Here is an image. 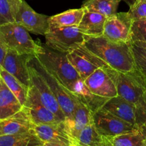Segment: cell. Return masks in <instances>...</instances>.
Returning a JSON list of instances; mask_svg holds the SVG:
<instances>
[{
    "label": "cell",
    "instance_id": "obj_4",
    "mask_svg": "<svg viewBox=\"0 0 146 146\" xmlns=\"http://www.w3.org/2000/svg\"><path fill=\"white\" fill-rule=\"evenodd\" d=\"M106 69L115 83L118 96L135 105L146 91V81L142 75L136 69L128 72Z\"/></svg>",
    "mask_w": 146,
    "mask_h": 146
},
{
    "label": "cell",
    "instance_id": "obj_32",
    "mask_svg": "<svg viewBox=\"0 0 146 146\" xmlns=\"http://www.w3.org/2000/svg\"><path fill=\"white\" fill-rule=\"evenodd\" d=\"M133 20L146 19V0H137L128 11Z\"/></svg>",
    "mask_w": 146,
    "mask_h": 146
},
{
    "label": "cell",
    "instance_id": "obj_18",
    "mask_svg": "<svg viewBox=\"0 0 146 146\" xmlns=\"http://www.w3.org/2000/svg\"><path fill=\"white\" fill-rule=\"evenodd\" d=\"M102 109L123 121L135 125V105L120 96L110 98L104 104Z\"/></svg>",
    "mask_w": 146,
    "mask_h": 146
},
{
    "label": "cell",
    "instance_id": "obj_2",
    "mask_svg": "<svg viewBox=\"0 0 146 146\" xmlns=\"http://www.w3.org/2000/svg\"><path fill=\"white\" fill-rule=\"evenodd\" d=\"M66 54L42 46L41 51L36 54V56L66 88L71 91L74 84L81 77L69 62Z\"/></svg>",
    "mask_w": 146,
    "mask_h": 146
},
{
    "label": "cell",
    "instance_id": "obj_24",
    "mask_svg": "<svg viewBox=\"0 0 146 146\" xmlns=\"http://www.w3.org/2000/svg\"><path fill=\"white\" fill-rule=\"evenodd\" d=\"M112 146H143L146 143V133L136 128L131 132L108 138Z\"/></svg>",
    "mask_w": 146,
    "mask_h": 146
},
{
    "label": "cell",
    "instance_id": "obj_30",
    "mask_svg": "<svg viewBox=\"0 0 146 146\" xmlns=\"http://www.w3.org/2000/svg\"><path fill=\"white\" fill-rule=\"evenodd\" d=\"M135 125L146 133V91L135 104Z\"/></svg>",
    "mask_w": 146,
    "mask_h": 146
},
{
    "label": "cell",
    "instance_id": "obj_35",
    "mask_svg": "<svg viewBox=\"0 0 146 146\" xmlns=\"http://www.w3.org/2000/svg\"><path fill=\"white\" fill-rule=\"evenodd\" d=\"M123 1H125V2L129 5V7H131V6L133 5L137 0H123Z\"/></svg>",
    "mask_w": 146,
    "mask_h": 146
},
{
    "label": "cell",
    "instance_id": "obj_29",
    "mask_svg": "<svg viewBox=\"0 0 146 146\" xmlns=\"http://www.w3.org/2000/svg\"><path fill=\"white\" fill-rule=\"evenodd\" d=\"M21 0H0V25L15 22Z\"/></svg>",
    "mask_w": 146,
    "mask_h": 146
},
{
    "label": "cell",
    "instance_id": "obj_36",
    "mask_svg": "<svg viewBox=\"0 0 146 146\" xmlns=\"http://www.w3.org/2000/svg\"><path fill=\"white\" fill-rule=\"evenodd\" d=\"M34 146H46L44 145V143H40V144H38V145H34Z\"/></svg>",
    "mask_w": 146,
    "mask_h": 146
},
{
    "label": "cell",
    "instance_id": "obj_31",
    "mask_svg": "<svg viewBox=\"0 0 146 146\" xmlns=\"http://www.w3.org/2000/svg\"><path fill=\"white\" fill-rule=\"evenodd\" d=\"M142 41L146 44V19L133 20L131 27V40Z\"/></svg>",
    "mask_w": 146,
    "mask_h": 146
},
{
    "label": "cell",
    "instance_id": "obj_14",
    "mask_svg": "<svg viewBox=\"0 0 146 146\" xmlns=\"http://www.w3.org/2000/svg\"><path fill=\"white\" fill-rule=\"evenodd\" d=\"M85 84L94 94L111 98L118 96L113 80L104 68H98L84 80Z\"/></svg>",
    "mask_w": 146,
    "mask_h": 146
},
{
    "label": "cell",
    "instance_id": "obj_10",
    "mask_svg": "<svg viewBox=\"0 0 146 146\" xmlns=\"http://www.w3.org/2000/svg\"><path fill=\"white\" fill-rule=\"evenodd\" d=\"M23 108L34 125L49 124L62 121L56 114L43 104L36 91L33 86L29 88L27 100Z\"/></svg>",
    "mask_w": 146,
    "mask_h": 146
},
{
    "label": "cell",
    "instance_id": "obj_3",
    "mask_svg": "<svg viewBox=\"0 0 146 146\" xmlns=\"http://www.w3.org/2000/svg\"><path fill=\"white\" fill-rule=\"evenodd\" d=\"M29 32L17 22L0 25V39L7 49L20 54L36 56L41 51L42 45L35 42Z\"/></svg>",
    "mask_w": 146,
    "mask_h": 146
},
{
    "label": "cell",
    "instance_id": "obj_20",
    "mask_svg": "<svg viewBox=\"0 0 146 146\" xmlns=\"http://www.w3.org/2000/svg\"><path fill=\"white\" fill-rule=\"evenodd\" d=\"M23 106L0 76V120L9 118L19 112Z\"/></svg>",
    "mask_w": 146,
    "mask_h": 146
},
{
    "label": "cell",
    "instance_id": "obj_34",
    "mask_svg": "<svg viewBox=\"0 0 146 146\" xmlns=\"http://www.w3.org/2000/svg\"><path fill=\"white\" fill-rule=\"evenodd\" d=\"M44 144L46 146H67L61 143H45Z\"/></svg>",
    "mask_w": 146,
    "mask_h": 146
},
{
    "label": "cell",
    "instance_id": "obj_17",
    "mask_svg": "<svg viewBox=\"0 0 146 146\" xmlns=\"http://www.w3.org/2000/svg\"><path fill=\"white\" fill-rule=\"evenodd\" d=\"M33 124L24 108L15 115L0 120V136L31 131Z\"/></svg>",
    "mask_w": 146,
    "mask_h": 146
},
{
    "label": "cell",
    "instance_id": "obj_37",
    "mask_svg": "<svg viewBox=\"0 0 146 146\" xmlns=\"http://www.w3.org/2000/svg\"><path fill=\"white\" fill-rule=\"evenodd\" d=\"M69 146H78V145H77L76 144H74V143H72L71 144V145H70Z\"/></svg>",
    "mask_w": 146,
    "mask_h": 146
},
{
    "label": "cell",
    "instance_id": "obj_15",
    "mask_svg": "<svg viewBox=\"0 0 146 146\" xmlns=\"http://www.w3.org/2000/svg\"><path fill=\"white\" fill-rule=\"evenodd\" d=\"M32 131L42 143H56L67 146L73 143L67 133L64 121L49 124H33Z\"/></svg>",
    "mask_w": 146,
    "mask_h": 146
},
{
    "label": "cell",
    "instance_id": "obj_6",
    "mask_svg": "<svg viewBox=\"0 0 146 146\" xmlns=\"http://www.w3.org/2000/svg\"><path fill=\"white\" fill-rule=\"evenodd\" d=\"M45 38L47 47L64 54L76 49L85 41V35L76 26L58 28L48 27Z\"/></svg>",
    "mask_w": 146,
    "mask_h": 146
},
{
    "label": "cell",
    "instance_id": "obj_16",
    "mask_svg": "<svg viewBox=\"0 0 146 146\" xmlns=\"http://www.w3.org/2000/svg\"><path fill=\"white\" fill-rule=\"evenodd\" d=\"M64 123L67 133L74 143L80 133L93 123V113L80 101L72 113L66 117Z\"/></svg>",
    "mask_w": 146,
    "mask_h": 146
},
{
    "label": "cell",
    "instance_id": "obj_11",
    "mask_svg": "<svg viewBox=\"0 0 146 146\" xmlns=\"http://www.w3.org/2000/svg\"><path fill=\"white\" fill-rule=\"evenodd\" d=\"M48 17L36 12L24 0H21L15 17V22L29 32L45 36L48 29Z\"/></svg>",
    "mask_w": 146,
    "mask_h": 146
},
{
    "label": "cell",
    "instance_id": "obj_13",
    "mask_svg": "<svg viewBox=\"0 0 146 146\" xmlns=\"http://www.w3.org/2000/svg\"><path fill=\"white\" fill-rule=\"evenodd\" d=\"M30 74V82L31 86L35 88L41 102L46 107L52 111L61 121H64L66 115L61 109L56 98L44 81L43 77L34 69L31 65L28 64Z\"/></svg>",
    "mask_w": 146,
    "mask_h": 146
},
{
    "label": "cell",
    "instance_id": "obj_5",
    "mask_svg": "<svg viewBox=\"0 0 146 146\" xmlns=\"http://www.w3.org/2000/svg\"><path fill=\"white\" fill-rule=\"evenodd\" d=\"M28 64L36 69L46 82L47 85L56 98L66 117L71 115L80 102L76 96L66 88L62 83L40 62L36 56L29 61Z\"/></svg>",
    "mask_w": 146,
    "mask_h": 146
},
{
    "label": "cell",
    "instance_id": "obj_9",
    "mask_svg": "<svg viewBox=\"0 0 146 146\" xmlns=\"http://www.w3.org/2000/svg\"><path fill=\"white\" fill-rule=\"evenodd\" d=\"M132 23L133 19L128 11L115 13L107 17L103 36L113 41L129 44Z\"/></svg>",
    "mask_w": 146,
    "mask_h": 146
},
{
    "label": "cell",
    "instance_id": "obj_25",
    "mask_svg": "<svg viewBox=\"0 0 146 146\" xmlns=\"http://www.w3.org/2000/svg\"><path fill=\"white\" fill-rule=\"evenodd\" d=\"M121 0H86L82 4L84 10L96 12L108 17L117 13Z\"/></svg>",
    "mask_w": 146,
    "mask_h": 146
},
{
    "label": "cell",
    "instance_id": "obj_19",
    "mask_svg": "<svg viewBox=\"0 0 146 146\" xmlns=\"http://www.w3.org/2000/svg\"><path fill=\"white\" fill-rule=\"evenodd\" d=\"M71 91L81 103L88 107L93 114L101 109L104 104L110 99L97 96L91 92L81 78L74 84Z\"/></svg>",
    "mask_w": 146,
    "mask_h": 146
},
{
    "label": "cell",
    "instance_id": "obj_23",
    "mask_svg": "<svg viewBox=\"0 0 146 146\" xmlns=\"http://www.w3.org/2000/svg\"><path fill=\"white\" fill-rule=\"evenodd\" d=\"M74 144L78 146H112L108 138L97 131L94 122L80 133Z\"/></svg>",
    "mask_w": 146,
    "mask_h": 146
},
{
    "label": "cell",
    "instance_id": "obj_8",
    "mask_svg": "<svg viewBox=\"0 0 146 146\" xmlns=\"http://www.w3.org/2000/svg\"><path fill=\"white\" fill-rule=\"evenodd\" d=\"M93 122L99 133L108 138L131 132L137 127L102 108L93 114Z\"/></svg>",
    "mask_w": 146,
    "mask_h": 146
},
{
    "label": "cell",
    "instance_id": "obj_27",
    "mask_svg": "<svg viewBox=\"0 0 146 146\" xmlns=\"http://www.w3.org/2000/svg\"><path fill=\"white\" fill-rule=\"evenodd\" d=\"M0 76L7 87L11 90V92L16 96L21 105L24 106L28 94V88H26L15 77L7 72L3 67L0 68Z\"/></svg>",
    "mask_w": 146,
    "mask_h": 146
},
{
    "label": "cell",
    "instance_id": "obj_28",
    "mask_svg": "<svg viewBox=\"0 0 146 146\" xmlns=\"http://www.w3.org/2000/svg\"><path fill=\"white\" fill-rule=\"evenodd\" d=\"M135 69L142 75L146 81V44L142 41L130 42Z\"/></svg>",
    "mask_w": 146,
    "mask_h": 146
},
{
    "label": "cell",
    "instance_id": "obj_1",
    "mask_svg": "<svg viewBox=\"0 0 146 146\" xmlns=\"http://www.w3.org/2000/svg\"><path fill=\"white\" fill-rule=\"evenodd\" d=\"M84 45L113 69L122 72L135 69L130 43L115 42L103 35L85 36Z\"/></svg>",
    "mask_w": 146,
    "mask_h": 146
},
{
    "label": "cell",
    "instance_id": "obj_7",
    "mask_svg": "<svg viewBox=\"0 0 146 146\" xmlns=\"http://www.w3.org/2000/svg\"><path fill=\"white\" fill-rule=\"evenodd\" d=\"M66 56L69 62L84 81L98 68H111L106 63L91 52L84 44L76 49L68 53Z\"/></svg>",
    "mask_w": 146,
    "mask_h": 146
},
{
    "label": "cell",
    "instance_id": "obj_21",
    "mask_svg": "<svg viewBox=\"0 0 146 146\" xmlns=\"http://www.w3.org/2000/svg\"><path fill=\"white\" fill-rule=\"evenodd\" d=\"M81 23L78 26L79 31L88 36H102L107 17L96 12L84 10Z\"/></svg>",
    "mask_w": 146,
    "mask_h": 146
},
{
    "label": "cell",
    "instance_id": "obj_33",
    "mask_svg": "<svg viewBox=\"0 0 146 146\" xmlns=\"http://www.w3.org/2000/svg\"><path fill=\"white\" fill-rule=\"evenodd\" d=\"M7 48L4 46L1 40L0 39V68L2 67L3 62H4V58H5L6 54H7Z\"/></svg>",
    "mask_w": 146,
    "mask_h": 146
},
{
    "label": "cell",
    "instance_id": "obj_26",
    "mask_svg": "<svg viewBox=\"0 0 146 146\" xmlns=\"http://www.w3.org/2000/svg\"><path fill=\"white\" fill-rule=\"evenodd\" d=\"M42 143L33 131L25 133L0 136V146H34Z\"/></svg>",
    "mask_w": 146,
    "mask_h": 146
},
{
    "label": "cell",
    "instance_id": "obj_38",
    "mask_svg": "<svg viewBox=\"0 0 146 146\" xmlns=\"http://www.w3.org/2000/svg\"><path fill=\"white\" fill-rule=\"evenodd\" d=\"M143 146H146V143H145V144H144V145H143Z\"/></svg>",
    "mask_w": 146,
    "mask_h": 146
},
{
    "label": "cell",
    "instance_id": "obj_12",
    "mask_svg": "<svg viewBox=\"0 0 146 146\" xmlns=\"http://www.w3.org/2000/svg\"><path fill=\"white\" fill-rule=\"evenodd\" d=\"M34 55L20 54L12 50L7 49L2 67L18 79L27 88L31 86L28 62Z\"/></svg>",
    "mask_w": 146,
    "mask_h": 146
},
{
    "label": "cell",
    "instance_id": "obj_22",
    "mask_svg": "<svg viewBox=\"0 0 146 146\" xmlns=\"http://www.w3.org/2000/svg\"><path fill=\"white\" fill-rule=\"evenodd\" d=\"M84 9H74L64 11L60 14L48 17V27L58 28L76 26L78 27L84 16Z\"/></svg>",
    "mask_w": 146,
    "mask_h": 146
}]
</instances>
